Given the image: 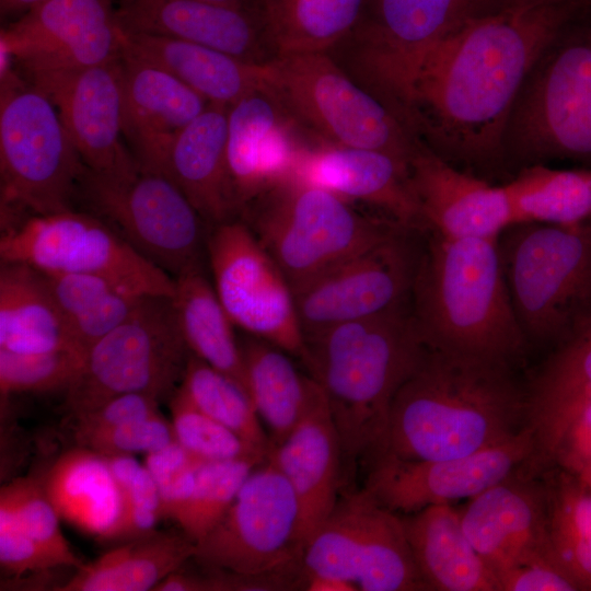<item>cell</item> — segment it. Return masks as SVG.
I'll use <instances>...</instances> for the list:
<instances>
[{"instance_id": "obj_28", "label": "cell", "mask_w": 591, "mask_h": 591, "mask_svg": "<svg viewBox=\"0 0 591 591\" xmlns=\"http://www.w3.org/2000/svg\"><path fill=\"white\" fill-rule=\"evenodd\" d=\"M120 32L123 51L166 70L208 103L230 107L255 91L268 89L269 60L251 62L186 40Z\"/></svg>"}, {"instance_id": "obj_21", "label": "cell", "mask_w": 591, "mask_h": 591, "mask_svg": "<svg viewBox=\"0 0 591 591\" xmlns=\"http://www.w3.org/2000/svg\"><path fill=\"white\" fill-rule=\"evenodd\" d=\"M459 514L464 533L496 577L535 559L555 561L541 473L532 465L468 499Z\"/></svg>"}, {"instance_id": "obj_19", "label": "cell", "mask_w": 591, "mask_h": 591, "mask_svg": "<svg viewBox=\"0 0 591 591\" xmlns=\"http://www.w3.org/2000/svg\"><path fill=\"white\" fill-rule=\"evenodd\" d=\"M323 548L334 570L360 591H428L402 517L364 488L340 499L326 525Z\"/></svg>"}, {"instance_id": "obj_17", "label": "cell", "mask_w": 591, "mask_h": 591, "mask_svg": "<svg viewBox=\"0 0 591 591\" xmlns=\"http://www.w3.org/2000/svg\"><path fill=\"white\" fill-rule=\"evenodd\" d=\"M535 439L525 426L514 436L468 455L447 460H380L364 489L394 512L413 513L432 505L471 499L533 464Z\"/></svg>"}, {"instance_id": "obj_20", "label": "cell", "mask_w": 591, "mask_h": 591, "mask_svg": "<svg viewBox=\"0 0 591 591\" xmlns=\"http://www.w3.org/2000/svg\"><path fill=\"white\" fill-rule=\"evenodd\" d=\"M119 58L79 70L20 74L55 105L84 165L105 176L140 169L124 144Z\"/></svg>"}, {"instance_id": "obj_13", "label": "cell", "mask_w": 591, "mask_h": 591, "mask_svg": "<svg viewBox=\"0 0 591 591\" xmlns=\"http://www.w3.org/2000/svg\"><path fill=\"white\" fill-rule=\"evenodd\" d=\"M0 258L45 274H89L149 297L173 298L175 280L97 217L67 210L32 216L1 231Z\"/></svg>"}, {"instance_id": "obj_5", "label": "cell", "mask_w": 591, "mask_h": 591, "mask_svg": "<svg viewBox=\"0 0 591 591\" xmlns=\"http://www.w3.org/2000/svg\"><path fill=\"white\" fill-rule=\"evenodd\" d=\"M497 243L529 345L563 346L591 324V230L581 224L513 223Z\"/></svg>"}, {"instance_id": "obj_39", "label": "cell", "mask_w": 591, "mask_h": 591, "mask_svg": "<svg viewBox=\"0 0 591 591\" xmlns=\"http://www.w3.org/2000/svg\"><path fill=\"white\" fill-rule=\"evenodd\" d=\"M552 555L579 590H591V490L558 466L541 472Z\"/></svg>"}, {"instance_id": "obj_36", "label": "cell", "mask_w": 591, "mask_h": 591, "mask_svg": "<svg viewBox=\"0 0 591 591\" xmlns=\"http://www.w3.org/2000/svg\"><path fill=\"white\" fill-rule=\"evenodd\" d=\"M248 395L269 428L270 447L280 443L298 425L321 386L301 373L288 354L248 335L240 341Z\"/></svg>"}, {"instance_id": "obj_44", "label": "cell", "mask_w": 591, "mask_h": 591, "mask_svg": "<svg viewBox=\"0 0 591 591\" xmlns=\"http://www.w3.org/2000/svg\"><path fill=\"white\" fill-rule=\"evenodd\" d=\"M175 440L204 462L245 460L258 464L267 454L202 413L178 386L170 401Z\"/></svg>"}, {"instance_id": "obj_9", "label": "cell", "mask_w": 591, "mask_h": 591, "mask_svg": "<svg viewBox=\"0 0 591 591\" xmlns=\"http://www.w3.org/2000/svg\"><path fill=\"white\" fill-rule=\"evenodd\" d=\"M267 83L290 117L317 137V143L381 150L409 162L417 139L326 51L271 58Z\"/></svg>"}, {"instance_id": "obj_40", "label": "cell", "mask_w": 591, "mask_h": 591, "mask_svg": "<svg viewBox=\"0 0 591 591\" xmlns=\"http://www.w3.org/2000/svg\"><path fill=\"white\" fill-rule=\"evenodd\" d=\"M513 223L579 225L591 217V170L524 165L502 185Z\"/></svg>"}, {"instance_id": "obj_56", "label": "cell", "mask_w": 591, "mask_h": 591, "mask_svg": "<svg viewBox=\"0 0 591 591\" xmlns=\"http://www.w3.org/2000/svg\"><path fill=\"white\" fill-rule=\"evenodd\" d=\"M577 476H579L591 490V466Z\"/></svg>"}, {"instance_id": "obj_35", "label": "cell", "mask_w": 591, "mask_h": 591, "mask_svg": "<svg viewBox=\"0 0 591 591\" xmlns=\"http://www.w3.org/2000/svg\"><path fill=\"white\" fill-rule=\"evenodd\" d=\"M173 278L172 303L189 352L229 376L248 394L245 364L233 323L200 265Z\"/></svg>"}, {"instance_id": "obj_25", "label": "cell", "mask_w": 591, "mask_h": 591, "mask_svg": "<svg viewBox=\"0 0 591 591\" xmlns=\"http://www.w3.org/2000/svg\"><path fill=\"white\" fill-rule=\"evenodd\" d=\"M267 461L280 471L296 495L297 543L303 552L335 508L341 487L340 442L322 387L293 430L270 447Z\"/></svg>"}, {"instance_id": "obj_16", "label": "cell", "mask_w": 591, "mask_h": 591, "mask_svg": "<svg viewBox=\"0 0 591 591\" xmlns=\"http://www.w3.org/2000/svg\"><path fill=\"white\" fill-rule=\"evenodd\" d=\"M410 231L402 229L293 288L303 337L408 300L419 254Z\"/></svg>"}, {"instance_id": "obj_15", "label": "cell", "mask_w": 591, "mask_h": 591, "mask_svg": "<svg viewBox=\"0 0 591 591\" xmlns=\"http://www.w3.org/2000/svg\"><path fill=\"white\" fill-rule=\"evenodd\" d=\"M206 246L213 288L233 325L302 361L291 286L251 229L236 218L213 224Z\"/></svg>"}, {"instance_id": "obj_8", "label": "cell", "mask_w": 591, "mask_h": 591, "mask_svg": "<svg viewBox=\"0 0 591 591\" xmlns=\"http://www.w3.org/2000/svg\"><path fill=\"white\" fill-rule=\"evenodd\" d=\"M564 27L518 94L505 136L507 159L525 165L591 161V26L570 34Z\"/></svg>"}, {"instance_id": "obj_51", "label": "cell", "mask_w": 591, "mask_h": 591, "mask_svg": "<svg viewBox=\"0 0 591 591\" xmlns=\"http://www.w3.org/2000/svg\"><path fill=\"white\" fill-rule=\"evenodd\" d=\"M552 466L575 475H580L591 466V402L563 432L553 453Z\"/></svg>"}, {"instance_id": "obj_49", "label": "cell", "mask_w": 591, "mask_h": 591, "mask_svg": "<svg viewBox=\"0 0 591 591\" xmlns=\"http://www.w3.org/2000/svg\"><path fill=\"white\" fill-rule=\"evenodd\" d=\"M159 402L141 393L117 395L92 410L73 416L74 438L159 414Z\"/></svg>"}, {"instance_id": "obj_53", "label": "cell", "mask_w": 591, "mask_h": 591, "mask_svg": "<svg viewBox=\"0 0 591 591\" xmlns=\"http://www.w3.org/2000/svg\"><path fill=\"white\" fill-rule=\"evenodd\" d=\"M591 0H507L508 8H540L556 7L573 11Z\"/></svg>"}, {"instance_id": "obj_37", "label": "cell", "mask_w": 591, "mask_h": 591, "mask_svg": "<svg viewBox=\"0 0 591 591\" xmlns=\"http://www.w3.org/2000/svg\"><path fill=\"white\" fill-rule=\"evenodd\" d=\"M276 56L327 51L356 26L363 0H252Z\"/></svg>"}, {"instance_id": "obj_27", "label": "cell", "mask_w": 591, "mask_h": 591, "mask_svg": "<svg viewBox=\"0 0 591 591\" xmlns=\"http://www.w3.org/2000/svg\"><path fill=\"white\" fill-rule=\"evenodd\" d=\"M115 16L126 32L166 36L264 63L267 42L253 9L204 0H115Z\"/></svg>"}, {"instance_id": "obj_23", "label": "cell", "mask_w": 591, "mask_h": 591, "mask_svg": "<svg viewBox=\"0 0 591 591\" xmlns=\"http://www.w3.org/2000/svg\"><path fill=\"white\" fill-rule=\"evenodd\" d=\"M294 123L268 90L229 107L227 161L236 217L262 192L293 175L309 148L294 137Z\"/></svg>"}, {"instance_id": "obj_32", "label": "cell", "mask_w": 591, "mask_h": 591, "mask_svg": "<svg viewBox=\"0 0 591 591\" xmlns=\"http://www.w3.org/2000/svg\"><path fill=\"white\" fill-rule=\"evenodd\" d=\"M0 349L76 351L46 276L23 263L1 262Z\"/></svg>"}, {"instance_id": "obj_54", "label": "cell", "mask_w": 591, "mask_h": 591, "mask_svg": "<svg viewBox=\"0 0 591 591\" xmlns=\"http://www.w3.org/2000/svg\"><path fill=\"white\" fill-rule=\"evenodd\" d=\"M49 0H0L2 16L22 15L32 8Z\"/></svg>"}, {"instance_id": "obj_50", "label": "cell", "mask_w": 591, "mask_h": 591, "mask_svg": "<svg viewBox=\"0 0 591 591\" xmlns=\"http://www.w3.org/2000/svg\"><path fill=\"white\" fill-rule=\"evenodd\" d=\"M499 591H579L552 558L535 559L497 576Z\"/></svg>"}, {"instance_id": "obj_34", "label": "cell", "mask_w": 591, "mask_h": 591, "mask_svg": "<svg viewBox=\"0 0 591 591\" xmlns=\"http://www.w3.org/2000/svg\"><path fill=\"white\" fill-rule=\"evenodd\" d=\"M42 483L60 518L97 540L119 515L120 494L106 459L88 448L59 456Z\"/></svg>"}, {"instance_id": "obj_57", "label": "cell", "mask_w": 591, "mask_h": 591, "mask_svg": "<svg viewBox=\"0 0 591 591\" xmlns=\"http://www.w3.org/2000/svg\"><path fill=\"white\" fill-rule=\"evenodd\" d=\"M577 337L591 338V324L587 328H584Z\"/></svg>"}, {"instance_id": "obj_4", "label": "cell", "mask_w": 591, "mask_h": 591, "mask_svg": "<svg viewBox=\"0 0 591 591\" xmlns=\"http://www.w3.org/2000/svg\"><path fill=\"white\" fill-rule=\"evenodd\" d=\"M425 232L410 292L425 346L514 368L529 344L512 308L497 239Z\"/></svg>"}, {"instance_id": "obj_29", "label": "cell", "mask_w": 591, "mask_h": 591, "mask_svg": "<svg viewBox=\"0 0 591 591\" xmlns=\"http://www.w3.org/2000/svg\"><path fill=\"white\" fill-rule=\"evenodd\" d=\"M229 107L209 103L173 140L164 175L212 225L236 218L228 161Z\"/></svg>"}, {"instance_id": "obj_1", "label": "cell", "mask_w": 591, "mask_h": 591, "mask_svg": "<svg viewBox=\"0 0 591 591\" xmlns=\"http://www.w3.org/2000/svg\"><path fill=\"white\" fill-rule=\"evenodd\" d=\"M571 12L506 8L468 22L426 53L389 107L453 166L495 171L507 163L506 130L524 80Z\"/></svg>"}, {"instance_id": "obj_26", "label": "cell", "mask_w": 591, "mask_h": 591, "mask_svg": "<svg viewBox=\"0 0 591 591\" xmlns=\"http://www.w3.org/2000/svg\"><path fill=\"white\" fill-rule=\"evenodd\" d=\"M292 176L347 201L378 207L407 229L425 231L410 183L409 162L391 153L317 143L303 152Z\"/></svg>"}, {"instance_id": "obj_3", "label": "cell", "mask_w": 591, "mask_h": 591, "mask_svg": "<svg viewBox=\"0 0 591 591\" xmlns=\"http://www.w3.org/2000/svg\"><path fill=\"white\" fill-rule=\"evenodd\" d=\"M526 415L513 367L427 348L393 398L382 459L468 455L518 433Z\"/></svg>"}, {"instance_id": "obj_12", "label": "cell", "mask_w": 591, "mask_h": 591, "mask_svg": "<svg viewBox=\"0 0 591 591\" xmlns=\"http://www.w3.org/2000/svg\"><path fill=\"white\" fill-rule=\"evenodd\" d=\"M77 201L174 277L200 265L204 219L169 177L141 169L105 176L86 167Z\"/></svg>"}, {"instance_id": "obj_42", "label": "cell", "mask_w": 591, "mask_h": 591, "mask_svg": "<svg viewBox=\"0 0 591 591\" xmlns=\"http://www.w3.org/2000/svg\"><path fill=\"white\" fill-rule=\"evenodd\" d=\"M258 465L234 460L202 462L198 466L194 490L176 521L193 542H200L218 524Z\"/></svg>"}, {"instance_id": "obj_24", "label": "cell", "mask_w": 591, "mask_h": 591, "mask_svg": "<svg viewBox=\"0 0 591 591\" xmlns=\"http://www.w3.org/2000/svg\"><path fill=\"white\" fill-rule=\"evenodd\" d=\"M119 69L125 140L141 170L164 175L173 140L209 103L166 70L128 53H121Z\"/></svg>"}, {"instance_id": "obj_55", "label": "cell", "mask_w": 591, "mask_h": 591, "mask_svg": "<svg viewBox=\"0 0 591 591\" xmlns=\"http://www.w3.org/2000/svg\"><path fill=\"white\" fill-rule=\"evenodd\" d=\"M218 4L232 5V7H246L251 0H204Z\"/></svg>"}, {"instance_id": "obj_45", "label": "cell", "mask_w": 591, "mask_h": 591, "mask_svg": "<svg viewBox=\"0 0 591 591\" xmlns=\"http://www.w3.org/2000/svg\"><path fill=\"white\" fill-rule=\"evenodd\" d=\"M84 357L73 350L14 352L0 349L1 397L14 393L67 391Z\"/></svg>"}, {"instance_id": "obj_18", "label": "cell", "mask_w": 591, "mask_h": 591, "mask_svg": "<svg viewBox=\"0 0 591 591\" xmlns=\"http://www.w3.org/2000/svg\"><path fill=\"white\" fill-rule=\"evenodd\" d=\"M1 48L21 76L85 69L123 53L115 0H49L1 31Z\"/></svg>"}, {"instance_id": "obj_6", "label": "cell", "mask_w": 591, "mask_h": 591, "mask_svg": "<svg viewBox=\"0 0 591 591\" xmlns=\"http://www.w3.org/2000/svg\"><path fill=\"white\" fill-rule=\"evenodd\" d=\"M237 217L291 289L407 229L393 220L361 215L338 195L297 176L262 192Z\"/></svg>"}, {"instance_id": "obj_2", "label": "cell", "mask_w": 591, "mask_h": 591, "mask_svg": "<svg viewBox=\"0 0 591 591\" xmlns=\"http://www.w3.org/2000/svg\"><path fill=\"white\" fill-rule=\"evenodd\" d=\"M303 364L322 387L341 450V487L383 457L393 398L427 347L410 298L382 313L304 335Z\"/></svg>"}, {"instance_id": "obj_30", "label": "cell", "mask_w": 591, "mask_h": 591, "mask_svg": "<svg viewBox=\"0 0 591 591\" xmlns=\"http://www.w3.org/2000/svg\"><path fill=\"white\" fill-rule=\"evenodd\" d=\"M402 517L428 591H499L496 575L463 531L459 510L432 505Z\"/></svg>"}, {"instance_id": "obj_11", "label": "cell", "mask_w": 591, "mask_h": 591, "mask_svg": "<svg viewBox=\"0 0 591 591\" xmlns=\"http://www.w3.org/2000/svg\"><path fill=\"white\" fill-rule=\"evenodd\" d=\"M298 502L280 471L267 460L254 468L193 557L208 570L265 577L286 590L302 587L297 543Z\"/></svg>"}, {"instance_id": "obj_48", "label": "cell", "mask_w": 591, "mask_h": 591, "mask_svg": "<svg viewBox=\"0 0 591 591\" xmlns=\"http://www.w3.org/2000/svg\"><path fill=\"white\" fill-rule=\"evenodd\" d=\"M0 564L2 570L15 578L26 572L35 573L67 567L13 520L2 515H0Z\"/></svg>"}, {"instance_id": "obj_7", "label": "cell", "mask_w": 591, "mask_h": 591, "mask_svg": "<svg viewBox=\"0 0 591 591\" xmlns=\"http://www.w3.org/2000/svg\"><path fill=\"white\" fill-rule=\"evenodd\" d=\"M55 105L19 73L1 76V231L72 210L85 171Z\"/></svg>"}, {"instance_id": "obj_41", "label": "cell", "mask_w": 591, "mask_h": 591, "mask_svg": "<svg viewBox=\"0 0 591 591\" xmlns=\"http://www.w3.org/2000/svg\"><path fill=\"white\" fill-rule=\"evenodd\" d=\"M179 387L202 413L268 454L270 439L250 395L237 383L189 352Z\"/></svg>"}, {"instance_id": "obj_46", "label": "cell", "mask_w": 591, "mask_h": 591, "mask_svg": "<svg viewBox=\"0 0 591 591\" xmlns=\"http://www.w3.org/2000/svg\"><path fill=\"white\" fill-rule=\"evenodd\" d=\"M78 447L103 456L149 453L175 440L172 422L161 413L74 438Z\"/></svg>"}, {"instance_id": "obj_38", "label": "cell", "mask_w": 591, "mask_h": 591, "mask_svg": "<svg viewBox=\"0 0 591 591\" xmlns=\"http://www.w3.org/2000/svg\"><path fill=\"white\" fill-rule=\"evenodd\" d=\"M43 274L66 318L72 347L83 357L149 297L99 275Z\"/></svg>"}, {"instance_id": "obj_47", "label": "cell", "mask_w": 591, "mask_h": 591, "mask_svg": "<svg viewBox=\"0 0 591 591\" xmlns=\"http://www.w3.org/2000/svg\"><path fill=\"white\" fill-rule=\"evenodd\" d=\"M120 512L101 542L124 543L155 531L162 519L161 500L154 479L143 465L132 485L120 494Z\"/></svg>"}, {"instance_id": "obj_22", "label": "cell", "mask_w": 591, "mask_h": 591, "mask_svg": "<svg viewBox=\"0 0 591 591\" xmlns=\"http://www.w3.org/2000/svg\"><path fill=\"white\" fill-rule=\"evenodd\" d=\"M409 176L425 230L450 239H498L512 224L502 185L453 166L419 140Z\"/></svg>"}, {"instance_id": "obj_14", "label": "cell", "mask_w": 591, "mask_h": 591, "mask_svg": "<svg viewBox=\"0 0 591 591\" xmlns=\"http://www.w3.org/2000/svg\"><path fill=\"white\" fill-rule=\"evenodd\" d=\"M506 8L507 0H363L347 38H352L366 81L389 104L431 47Z\"/></svg>"}, {"instance_id": "obj_33", "label": "cell", "mask_w": 591, "mask_h": 591, "mask_svg": "<svg viewBox=\"0 0 591 591\" xmlns=\"http://www.w3.org/2000/svg\"><path fill=\"white\" fill-rule=\"evenodd\" d=\"M196 543L183 534L154 531L119 543L84 563L59 591H148L194 557Z\"/></svg>"}, {"instance_id": "obj_43", "label": "cell", "mask_w": 591, "mask_h": 591, "mask_svg": "<svg viewBox=\"0 0 591 591\" xmlns=\"http://www.w3.org/2000/svg\"><path fill=\"white\" fill-rule=\"evenodd\" d=\"M0 515L13 520L63 566L80 568L84 563L72 552L59 525L60 515L42 482L20 477L0 490Z\"/></svg>"}, {"instance_id": "obj_10", "label": "cell", "mask_w": 591, "mask_h": 591, "mask_svg": "<svg viewBox=\"0 0 591 591\" xmlns=\"http://www.w3.org/2000/svg\"><path fill=\"white\" fill-rule=\"evenodd\" d=\"M188 356L172 298L148 297L86 352L66 391V407L73 417L121 394L161 401L177 390Z\"/></svg>"}, {"instance_id": "obj_52", "label": "cell", "mask_w": 591, "mask_h": 591, "mask_svg": "<svg viewBox=\"0 0 591 591\" xmlns=\"http://www.w3.org/2000/svg\"><path fill=\"white\" fill-rule=\"evenodd\" d=\"M303 589L308 591H359L355 582L321 575H305Z\"/></svg>"}, {"instance_id": "obj_31", "label": "cell", "mask_w": 591, "mask_h": 591, "mask_svg": "<svg viewBox=\"0 0 591 591\" xmlns=\"http://www.w3.org/2000/svg\"><path fill=\"white\" fill-rule=\"evenodd\" d=\"M526 392L534 463L545 470L552 466L554 450L569 422L591 402V338L576 337L560 346Z\"/></svg>"}]
</instances>
